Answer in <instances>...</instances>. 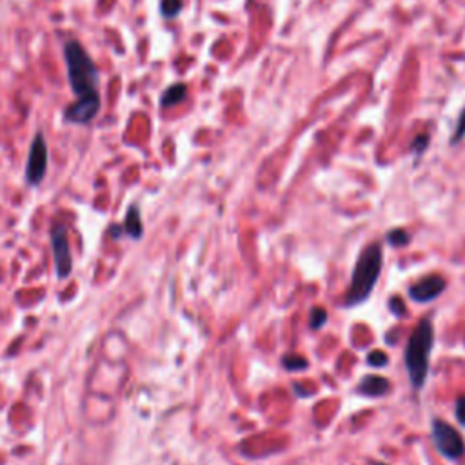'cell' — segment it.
Listing matches in <instances>:
<instances>
[{
    "instance_id": "1",
    "label": "cell",
    "mask_w": 465,
    "mask_h": 465,
    "mask_svg": "<svg viewBox=\"0 0 465 465\" xmlns=\"http://www.w3.org/2000/svg\"><path fill=\"white\" fill-rule=\"evenodd\" d=\"M435 345V326L432 318H423L418 323L413 335L409 336L406 352H403V362H406L407 374L411 380V386L416 391L425 386L429 374V358H431V349Z\"/></svg>"
},
{
    "instance_id": "2",
    "label": "cell",
    "mask_w": 465,
    "mask_h": 465,
    "mask_svg": "<svg viewBox=\"0 0 465 465\" xmlns=\"http://www.w3.org/2000/svg\"><path fill=\"white\" fill-rule=\"evenodd\" d=\"M64 60H66L69 88L76 98L98 93L97 86L101 76H98L97 64L93 62L86 47L79 40H67L64 44Z\"/></svg>"
},
{
    "instance_id": "3",
    "label": "cell",
    "mask_w": 465,
    "mask_h": 465,
    "mask_svg": "<svg viewBox=\"0 0 465 465\" xmlns=\"http://www.w3.org/2000/svg\"><path fill=\"white\" fill-rule=\"evenodd\" d=\"M381 260H384V256H381L380 243H369L367 248L360 253L355 269H352L351 284H349V289L345 293V306H358V304H364L371 297L374 285L380 278Z\"/></svg>"
},
{
    "instance_id": "4",
    "label": "cell",
    "mask_w": 465,
    "mask_h": 465,
    "mask_svg": "<svg viewBox=\"0 0 465 465\" xmlns=\"http://www.w3.org/2000/svg\"><path fill=\"white\" fill-rule=\"evenodd\" d=\"M431 436L436 451L444 458H447V460H460L465 454L464 436L451 423L444 422L440 418H435L431 422Z\"/></svg>"
},
{
    "instance_id": "5",
    "label": "cell",
    "mask_w": 465,
    "mask_h": 465,
    "mask_svg": "<svg viewBox=\"0 0 465 465\" xmlns=\"http://www.w3.org/2000/svg\"><path fill=\"white\" fill-rule=\"evenodd\" d=\"M47 166H50V149H47L46 137L42 133H37L33 137L30 153H28V162H25V184L37 188L46 176Z\"/></svg>"
},
{
    "instance_id": "6",
    "label": "cell",
    "mask_w": 465,
    "mask_h": 465,
    "mask_svg": "<svg viewBox=\"0 0 465 465\" xmlns=\"http://www.w3.org/2000/svg\"><path fill=\"white\" fill-rule=\"evenodd\" d=\"M51 249H53L57 277L64 280L73 271V256L67 242V227L62 222H54L51 227Z\"/></svg>"
},
{
    "instance_id": "7",
    "label": "cell",
    "mask_w": 465,
    "mask_h": 465,
    "mask_svg": "<svg viewBox=\"0 0 465 465\" xmlns=\"http://www.w3.org/2000/svg\"><path fill=\"white\" fill-rule=\"evenodd\" d=\"M102 108L101 93L89 95V97L76 98V102L69 104L64 111V120L67 124H75V126H86L95 120Z\"/></svg>"
},
{
    "instance_id": "8",
    "label": "cell",
    "mask_w": 465,
    "mask_h": 465,
    "mask_svg": "<svg viewBox=\"0 0 465 465\" xmlns=\"http://www.w3.org/2000/svg\"><path fill=\"white\" fill-rule=\"evenodd\" d=\"M445 289V280L438 275H431V277H425L422 280H418L416 284H413L409 287V298H413L415 302L418 304H427L435 298L440 297Z\"/></svg>"
},
{
    "instance_id": "9",
    "label": "cell",
    "mask_w": 465,
    "mask_h": 465,
    "mask_svg": "<svg viewBox=\"0 0 465 465\" xmlns=\"http://www.w3.org/2000/svg\"><path fill=\"white\" fill-rule=\"evenodd\" d=\"M357 391L364 396H371V398H378L381 394H386L389 391V380L378 374H367L360 380Z\"/></svg>"
},
{
    "instance_id": "10",
    "label": "cell",
    "mask_w": 465,
    "mask_h": 465,
    "mask_svg": "<svg viewBox=\"0 0 465 465\" xmlns=\"http://www.w3.org/2000/svg\"><path fill=\"white\" fill-rule=\"evenodd\" d=\"M124 233L127 236L134 240H140L144 235V226H142V214H140V209L137 204L130 206L126 213V220H124V226H122Z\"/></svg>"
},
{
    "instance_id": "11",
    "label": "cell",
    "mask_w": 465,
    "mask_h": 465,
    "mask_svg": "<svg viewBox=\"0 0 465 465\" xmlns=\"http://www.w3.org/2000/svg\"><path fill=\"white\" fill-rule=\"evenodd\" d=\"M185 98H188V86L182 84V82H176V84H171L162 93V97H160V108H175V105L182 104Z\"/></svg>"
},
{
    "instance_id": "12",
    "label": "cell",
    "mask_w": 465,
    "mask_h": 465,
    "mask_svg": "<svg viewBox=\"0 0 465 465\" xmlns=\"http://www.w3.org/2000/svg\"><path fill=\"white\" fill-rule=\"evenodd\" d=\"M182 0H160V13L163 18H175L182 11Z\"/></svg>"
},
{
    "instance_id": "13",
    "label": "cell",
    "mask_w": 465,
    "mask_h": 465,
    "mask_svg": "<svg viewBox=\"0 0 465 465\" xmlns=\"http://www.w3.org/2000/svg\"><path fill=\"white\" fill-rule=\"evenodd\" d=\"M409 240H411V236H409V233H407L406 229H393L387 233V242L391 243V246H394V248H400V246H407L409 243Z\"/></svg>"
},
{
    "instance_id": "14",
    "label": "cell",
    "mask_w": 465,
    "mask_h": 465,
    "mask_svg": "<svg viewBox=\"0 0 465 465\" xmlns=\"http://www.w3.org/2000/svg\"><path fill=\"white\" fill-rule=\"evenodd\" d=\"M284 367L287 371H302L309 365V362L306 360L304 357H297V355H289V357H284Z\"/></svg>"
},
{
    "instance_id": "15",
    "label": "cell",
    "mask_w": 465,
    "mask_h": 465,
    "mask_svg": "<svg viewBox=\"0 0 465 465\" xmlns=\"http://www.w3.org/2000/svg\"><path fill=\"white\" fill-rule=\"evenodd\" d=\"M464 139H465V108L461 109L460 117H458L457 127H454V133L453 137H451V146H457V144H460Z\"/></svg>"
},
{
    "instance_id": "16",
    "label": "cell",
    "mask_w": 465,
    "mask_h": 465,
    "mask_svg": "<svg viewBox=\"0 0 465 465\" xmlns=\"http://www.w3.org/2000/svg\"><path fill=\"white\" fill-rule=\"evenodd\" d=\"M327 322V313L322 309V307H314L313 311H311V320H309V326L311 329H320V327L323 326V323Z\"/></svg>"
},
{
    "instance_id": "17",
    "label": "cell",
    "mask_w": 465,
    "mask_h": 465,
    "mask_svg": "<svg viewBox=\"0 0 465 465\" xmlns=\"http://www.w3.org/2000/svg\"><path fill=\"white\" fill-rule=\"evenodd\" d=\"M427 146H429V134H418L415 139V142H413V151L416 153V156H420L425 153Z\"/></svg>"
},
{
    "instance_id": "18",
    "label": "cell",
    "mask_w": 465,
    "mask_h": 465,
    "mask_svg": "<svg viewBox=\"0 0 465 465\" xmlns=\"http://www.w3.org/2000/svg\"><path fill=\"white\" fill-rule=\"evenodd\" d=\"M367 362H369V365H371V367L378 369V367H384V365L387 364V357L381 351H373V352H369Z\"/></svg>"
},
{
    "instance_id": "19",
    "label": "cell",
    "mask_w": 465,
    "mask_h": 465,
    "mask_svg": "<svg viewBox=\"0 0 465 465\" xmlns=\"http://www.w3.org/2000/svg\"><path fill=\"white\" fill-rule=\"evenodd\" d=\"M454 415H457L458 423L461 427H465V396H460L457 400V406H454Z\"/></svg>"
},
{
    "instance_id": "20",
    "label": "cell",
    "mask_w": 465,
    "mask_h": 465,
    "mask_svg": "<svg viewBox=\"0 0 465 465\" xmlns=\"http://www.w3.org/2000/svg\"><path fill=\"white\" fill-rule=\"evenodd\" d=\"M391 309L394 311V314H398V316L406 313V306H403V302L398 297H393V300H391Z\"/></svg>"
},
{
    "instance_id": "21",
    "label": "cell",
    "mask_w": 465,
    "mask_h": 465,
    "mask_svg": "<svg viewBox=\"0 0 465 465\" xmlns=\"http://www.w3.org/2000/svg\"><path fill=\"white\" fill-rule=\"evenodd\" d=\"M369 465H387V464H381V461H371Z\"/></svg>"
}]
</instances>
